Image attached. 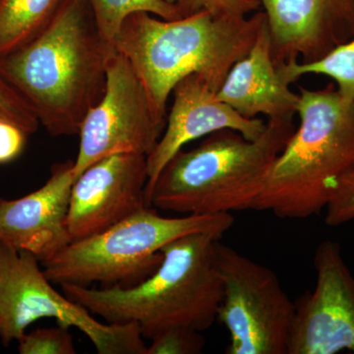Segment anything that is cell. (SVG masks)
Instances as JSON below:
<instances>
[{
	"mask_svg": "<svg viewBox=\"0 0 354 354\" xmlns=\"http://www.w3.org/2000/svg\"><path fill=\"white\" fill-rule=\"evenodd\" d=\"M114 50L88 0H64L36 38L0 58V74L51 136H73L104 94Z\"/></svg>",
	"mask_w": 354,
	"mask_h": 354,
	"instance_id": "1",
	"label": "cell"
},
{
	"mask_svg": "<svg viewBox=\"0 0 354 354\" xmlns=\"http://www.w3.org/2000/svg\"><path fill=\"white\" fill-rule=\"evenodd\" d=\"M267 21L260 10L244 18H221L207 11L164 20L152 14L128 16L114 46L136 71L156 120L165 128L174 87L197 74L218 91L228 72L252 48Z\"/></svg>",
	"mask_w": 354,
	"mask_h": 354,
	"instance_id": "2",
	"label": "cell"
},
{
	"mask_svg": "<svg viewBox=\"0 0 354 354\" xmlns=\"http://www.w3.org/2000/svg\"><path fill=\"white\" fill-rule=\"evenodd\" d=\"M211 232L184 235L162 249V260L151 276L136 285H64L67 297L108 323H136L144 339L176 329L208 330L218 320L223 281Z\"/></svg>",
	"mask_w": 354,
	"mask_h": 354,
	"instance_id": "3",
	"label": "cell"
},
{
	"mask_svg": "<svg viewBox=\"0 0 354 354\" xmlns=\"http://www.w3.org/2000/svg\"><path fill=\"white\" fill-rule=\"evenodd\" d=\"M295 130L293 120H286L267 121L254 141L230 129L208 135L196 148L179 151L167 162L147 205L183 215L253 209Z\"/></svg>",
	"mask_w": 354,
	"mask_h": 354,
	"instance_id": "4",
	"label": "cell"
},
{
	"mask_svg": "<svg viewBox=\"0 0 354 354\" xmlns=\"http://www.w3.org/2000/svg\"><path fill=\"white\" fill-rule=\"evenodd\" d=\"M295 128L272 165L255 211L306 218L327 206L335 184L354 165V100L335 84L300 88Z\"/></svg>",
	"mask_w": 354,
	"mask_h": 354,
	"instance_id": "5",
	"label": "cell"
},
{
	"mask_svg": "<svg viewBox=\"0 0 354 354\" xmlns=\"http://www.w3.org/2000/svg\"><path fill=\"white\" fill-rule=\"evenodd\" d=\"M232 214L167 218L151 207L139 209L100 234L73 241L41 265L57 285L131 286L162 263V249L184 235H223L234 225Z\"/></svg>",
	"mask_w": 354,
	"mask_h": 354,
	"instance_id": "6",
	"label": "cell"
},
{
	"mask_svg": "<svg viewBox=\"0 0 354 354\" xmlns=\"http://www.w3.org/2000/svg\"><path fill=\"white\" fill-rule=\"evenodd\" d=\"M32 254L0 242V337L8 346L31 324L53 318L87 335L100 354H147L136 323L104 324L58 292Z\"/></svg>",
	"mask_w": 354,
	"mask_h": 354,
	"instance_id": "7",
	"label": "cell"
},
{
	"mask_svg": "<svg viewBox=\"0 0 354 354\" xmlns=\"http://www.w3.org/2000/svg\"><path fill=\"white\" fill-rule=\"evenodd\" d=\"M223 299L218 320L230 335L227 354H288L295 304L276 272L218 242Z\"/></svg>",
	"mask_w": 354,
	"mask_h": 354,
	"instance_id": "8",
	"label": "cell"
},
{
	"mask_svg": "<svg viewBox=\"0 0 354 354\" xmlns=\"http://www.w3.org/2000/svg\"><path fill=\"white\" fill-rule=\"evenodd\" d=\"M164 130L136 71L115 48L106 66L104 94L81 125L74 172L78 177L91 165L115 153L148 157Z\"/></svg>",
	"mask_w": 354,
	"mask_h": 354,
	"instance_id": "9",
	"label": "cell"
},
{
	"mask_svg": "<svg viewBox=\"0 0 354 354\" xmlns=\"http://www.w3.org/2000/svg\"><path fill=\"white\" fill-rule=\"evenodd\" d=\"M316 285L295 302L288 354L354 353V276L337 242L314 255Z\"/></svg>",
	"mask_w": 354,
	"mask_h": 354,
	"instance_id": "10",
	"label": "cell"
},
{
	"mask_svg": "<svg viewBox=\"0 0 354 354\" xmlns=\"http://www.w3.org/2000/svg\"><path fill=\"white\" fill-rule=\"evenodd\" d=\"M147 156L115 153L102 158L72 186L68 232L72 242L100 234L145 208Z\"/></svg>",
	"mask_w": 354,
	"mask_h": 354,
	"instance_id": "11",
	"label": "cell"
},
{
	"mask_svg": "<svg viewBox=\"0 0 354 354\" xmlns=\"http://www.w3.org/2000/svg\"><path fill=\"white\" fill-rule=\"evenodd\" d=\"M277 65L308 64L354 38V0H261Z\"/></svg>",
	"mask_w": 354,
	"mask_h": 354,
	"instance_id": "12",
	"label": "cell"
},
{
	"mask_svg": "<svg viewBox=\"0 0 354 354\" xmlns=\"http://www.w3.org/2000/svg\"><path fill=\"white\" fill-rule=\"evenodd\" d=\"M216 92L197 74L185 77L174 87L164 133L147 157L146 203L160 172L186 144L225 129L241 133L250 141L264 133L267 120L244 118L221 101Z\"/></svg>",
	"mask_w": 354,
	"mask_h": 354,
	"instance_id": "13",
	"label": "cell"
},
{
	"mask_svg": "<svg viewBox=\"0 0 354 354\" xmlns=\"http://www.w3.org/2000/svg\"><path fill=\"white\" fill-rule=\"evenodd\" d=\"M76 178L74 162H60L39 189L19 199H0V242L41 263L69 245L67 220Z\"/></svg>",
	"mask_w": 354,
	"mask_h": 354,
	"instance_id": "14",
	"label": "cell"
},
{
	"mask_svg": "<svg viewBox=\"0 0 354 354\" xmlns=\"http://www.w3.org/2000/svg\"><path fill=\"white\" fill-rule=\"evenodd\" d=\"M218 99L246 118L264 115L267 121L293 120L299 94L286 82L272 58L267 21L252 48L228 72L216 92Z\"/></svg>",
	"mask_w": 354,
	"mask_h": 354,
	"instance_id": "15",
	"label": "cell"
},
{
	"mask_svg": "<svg viewBox=\"0 0 354 354\" xmlns=\"http://www.w3.org/2000/svg\"><path fill=\"white\" fill-rule=\"evenodd\" d=\"M64 0H0V58L43 31Z\"/></svg>",
	"mask_w": 354,
	"mask_h": 354,
	"instance_id": "16",
	"label": "cell"
},
{
	"mask_svg": "<svg viewBox=\"0 0 354 354\" xmlns=\"http://www.w3.org/2000/svg\"><path fill=\"white\" fill-rule=\"evenodd\" d=\"M279 73L288 84L297 82L300 77L316 74L330 77L339 92L354 100V38L339 44L326 57L308 64L291 62L277 65Z\"/></svg>",
	"mask_w": 354,
	"mask_h": 354,
	"instance_id": "17",
	"label": "cell"
},
{
	"mask_svg": "<svg viewBox=\"0 0 354 354\" xmlns=\"http://www.w3.org/2000/svg\"><path fill=\"white\" fill-rule=\"evenodd\" d=\"M102 36L113 44L128 16L146 12L164 20L179 19L176 4L167 0H88Z\"/></svg>",
	"mask_w": 354,
	"mask_h": 354,
	"instance_id": "18",
	"label": "cell"
},
{
	"mask_svg": "<svg viewBox=\"0 0 354 354\" xmlns=\"http://www.w3.org/2000/svg\"><path fill=\"white\" fill-rule=\"evenodd\" d=\"M21 354H75L73 339L68 327L59 325L32 330L18 339Z\"/></svg>",
	"mask_w": 354,
	"mask_h": 354,
	"instance_id": "19",
	"label": "cell"
},
{
	"mask_svg": "<svg viewBox=\"0 0 354 354\" xmlns=\"http://www.w3.org/2000/svg\"><path fill=\"white\" fill-rule=\"evenodd\" d=\"M180 18L207 11L216 17L244 18L262 10L261 0H176Z\"/></svg>",
	"mask_w": 354,
	"mask_h": 354,
	"instance_id": "20",
	"label": "cell"
},
{
	"mask_svg": "<svg viewBox=\"0 0 354 354\" xmlns=\"http://www.w3.org/2000/svg\"><path fill=\"white\" fill-rule=\"evenodd\" d=\"M0 120L12 123L28 135L39 129V121L34 109L0 74Z\"/></svg>",
	"mask_w": 354,
	"mask_h": 354,
	"instance_id": "21",
	"label": "cell"
},
{
	"mask_svg": "<svg viewBox=\"0 0 354 354\" xmlns=\"http://www.w3.org/2000/svg\"><path fill=\"white\" fill-rule=\"evenodd\" d=\"M151 342L147 354H197L206 344L201 332L187 328L167 330Z\"/></svg>",
	"mask_w": 354,
	"mask_h": 354,
	"instance_id": "22",
	"label": "cell"
},
{
	"mask_svg": "<svg viewBox=\"0 0 354 354\" xmlns=\"http://www.w3.org/2000/svg\"><path fill=\"white\" fill-rule=\"evenodd\" d=\"M325 223L330 227L354 218V165L339 179L326 206Z\"/></svg>",
	"mask_w": 354,
	"mask_h": 354,
	"instance_id": "23",
	"label": "cell"
},
{
	"mask_svg": "<svg viewBox=\"0 0 354 354\" xmlns=\"http://www.w3.org/2000/svg\"><path fill=\"white\" fill-rule=\"evenodd\" d=\"M28 134L17 125L0 120V165L16 160L26 145Z\"/></svg>",
	"mask_w": 354,
	"mask_h": 354,
	"instance_id": "24",
	"label": "cell"
},
{
	"mask_svg": "<svg viewBox=\"0 0 354 354\" xmlns=\"http://www.w3.org/2000/svg\"><path fill=\"white\" fill-rule=\"evenodd\" d=\"M167 1L171 2V3H176V0H167Z\"/></svg>",
	"mask_w": 354,
	"mask_h": 354,
	"instance_id": "25",
	"label": "cell"
}]
</instances>
